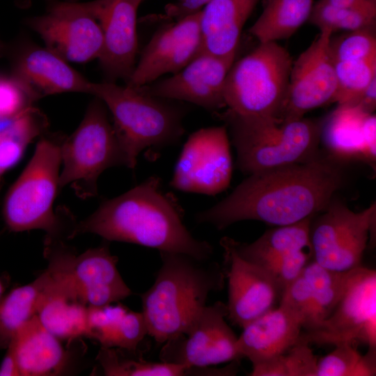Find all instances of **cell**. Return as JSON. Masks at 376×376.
<instances>
[{
    "instance_id": "obj_35",
    "label": "cell",
    "mask_w": 376,
    "mask_h": 376,
    "mask_svg": "<svg viewBox=\"0 0 376 376\" xmlns=\"http://www.w3.org/2000/svg\"><path fill=\"white\" fill-rule=\"evenodd\" d=\"M329 48L334 62L376 57L375 26L349 31L336 37L331 34Z\"/></svg>"
},
{
    "instance_id": "obj_27",
    "label": "cell",
    "mask_w": 376,
    "mask_h": 376,
    "mask_svg": "<svg viewBox=\"0 0 376 376\" xmlns=\"http://www.w3.org/2000/svg\"><path fill=\"white\" fill-rule=\"evenodd\" d=\"M313 217L292 224L276 226L249 244L234 240L236 251L244 260L263 266L303 250L311 251L309 229Z\"/></svg>"
},
{
    "instance_id": "obj_12",
    "label": "cell",
    "mask_w": 376,
    "mask_h": 376,
    "mask_svg": "<svg viewBox=\"0 0 376 376\" xmlns=\"http://www.w3.org/2000/svg\"><path fill=\"white\" fill-rule=\"evenodd\" d=\"M227 316V305L221 301L205 306L186 334L164 343L160 360L201 369L241 359Z\"/></svg>"
},
{
    "instance_id": "obj_3",
    "label": "cell",
    "mask_w": 376,
    "mask_h": 376,
    "mask_svg": "<svg viewBox=\"0 0 376 376\" xmlns=\"http://www.w3.org/2000/svg\"><path fill=\"white\" fill-rule=\"evenodd\" d=\"M162 265L152 285L141 295L148 335L157 343L186 334L212 292L224 287L221 267L210 260L159 251Z\"/></svg>"
},
{
    "instance_id": "obj_26",
    "label": "cell",
    "mask_w": 376,
    "mask_h": 376,
    "mask_svg": "<svg viewBox=\"0 0 376 376\" xmlns=\"http://www.w3.org/2000/svg\"><path fill=\"white\" fill-rule=\"evenodd\" d=\"M148 334L142 312H135L118 304L88 307V337L101 348H120L136 352Z\"/></svg>"
},
{
    "instance_id": "obj_22",
    "label": "cell",
    "mask_w": 376,
    "mask_h": 376,
    "mask_svg": "<svg viewBox=\"0 0 376 376\" xmlns=\"http://www.w3.org/2000/svg\"><path fill=\"white\" fill-rule=\"evenodd\" d=\"M47 270L49 276L38 304L39 320L61 340L88 337V306L59 273L49 267Z\"/></svg>"
},
{
    "instance_id": "obj_10",
    "label": "cell",
    "mask_w": 376,
    "mask_h": 376,
    "mask_svg": "<svg viewBox=\"0 0 376 376\" xmlns=\"http://www.w3.org/2000/svg\"><path fill=\"white\" fill-rule=\"evenodd\" d=\"M308 343L337 345L360 341L376 347V272L355 268L337 306L320 327L301 334Z\"/></svg>"
},
{
    "instance_id": "obj_21",
    "label": "cell",
    "mask_w": 376,
    "mask_h": 376,
    "mask_svg": "<svg viewBox=\"0 0 376 376\" xmlns=\"http://www.w3.org/2000/svg\"><path fill=\"white\" fill-rule=\"evenodd\" d=\"M376 118L357 106L338 105L322 120L320 143L327 155L345 163L360 161L375 166Z\"/></svg>"
},
{
    "instance_id": "obj_38",
    "label": "cell",
    "mask_w": 376,
    "mask_h": 376,
    "mask_svg": "<svg viewBox=\"0 0 376 376\" xmlns=\"http://www.w3.org/2000/svg\"><path fill=\"white\" fill-rule=\"evenodd\" d=\"M352 344H337L332 352L318 360L316 376H355L361 355Z\"/></svg>"
},
{
    "instance_id": "obj_32",
    "label": "cell",
    "mask_w": 376,
    "mask_h": 376,
    "mask_svg": "<svg viewBox=\"0 0 376 376\" xmlns=\"http://www.w3.org/2000/svg\"><path fill=\"white\" fill-rule=\"evenodd\" d=\"M97 359L108 376H180L190 371L182 365L146 361L136 352L127 355L123 349L115 347L101 348Z\"/></svg>"
},
{
    "instance_id": "obj_24",
    "label": "cell",
    "mask_w": 376,
    "mask_h": 376,
    "mask_svg": "<svg viewBox=\"0 0 376 376\" xmlns=\"http://www.w3.org/2000/svg\"><path fill=\"white\" fill-rule=\"evenodd\" d=\"M260 0H212L201 10V48L219 56H235L242 28Z\"/></svg>"
},
{
    "instance_id": "obj_33",
    "label": "cell",
    "mask_w": 376,
    "mask_h": 376,
    "mask_svg": "<svg viewBox=\"0 0 376 376\" xmlns=\"http://www.w3.org/2000/svg\"><path fill=\"white\" fill-rule=\"evenodd\" d=\"M319 30L334 33L344 30L354 31L375 26L376 4L354 8H335L315 3L308 20Z\"/></svg>"
},
{
    "instance_id": "obj_16",
    "label": "cell",
    "mask_w": 376,
    "mask_h": 376,
    "mask_svg": "<svg viewBox=\"0 0 376 376\" xmlns=\"http://www.w3.org/2000/svg\"><path fill=\"white\" fill-rule=\"evenodd\" d=\"M220 244L224 251L223 270L228 280L227 318L243 328L275 308L281 292L264 269L239 256L233 239L224 237Z\"/></svg>"
},
{
    "instance_id": "obj_2",
    "label": "cell",
    "mask_w": 376,
    "mask_h": 376,
    "mask_svg": "<svg viewBox=\"0 0 376 376\" xmlns=\"http://www.w3.org/2000/svg\"><path fill=\"white\" fill-rule=\"evenodd\" d=\"M184 210L162 179L152 175L127 192L104 201L68 235L93 233L108 241L135 244L159 251L210 260L212 246L194 237L184 224Z\"/></svg>"
},
{
    "instance_id": "obj_9",
    "label": "cell",
    "mask_w": 376,
    "mask_h": 376,
    "mask_svg": "<svg viewBox=\"0 0 376 376\" xmlns=\"http://www.w3.org/2000/svg\"><path fill=\"white\" fill-rule=\"evenodd\" d=\"M319 214L312 218L309 229L313 260L339 272L361 266L375 223V204L356 212L333 198Z\"/></svg>"
},
{
    "instance_id": "obj_40",
    "label": "cell",
    "mask_w": 376,
    "mask_h": 376,
    "mask_svg": "<svg viewBox=\"0 0 376 376\" xmlns=\"http://www.w3.org/2000/svg\"><path fill=\"white\" fill-rule=\"evenodd\" d=\"M212 0H175L167 4L156 19L175 22L201 11Z\"/></svg>"
},
{
    "instance_id": "obj_19",
    "label": "cell",
    "mask_w": 376,
    "mask_h": 376,
    "mask_svg": "<svg viewBox=\"0 0 376 376\" xmlns=\"http://www.w3.org/2000/svg\"><path fill=\"white\" fill-rule=\"evenodd\" d=\"M235 56L200 52L173 76L136 88L152 97L185 101L215 111L226 107L223 88Z\"/></svg>"
},
{
    "instance_id": "obj_41",
    "label": "cell",
    "mask_w": 376,
    "mask_h": 376,
    "mask_svg": "<svg viewBox=\"0 0 376 376\" xmlns=\"http://www.w3.org/2000/svg\"><path fill=\"white\" fill-rule=\"evenodd\" d=\"M252 366L251 376H288L284 354L264 359Z\"/></svg>"
},
{
    "instance_id": "obj_34",
    "label": "cell",
    "mask_w": 376,
    "mask_h": 376,
    "mask_svg": "<svg viewBox=\"0 0 376 376\" xmlns=\"http://www.w3.org/2000/svg\"><path fill=\"white\" fill-rule=\"evenodd\" d=\"M336 91L333 102L353 106L376 78V57L359 61L334 62Z\"/></svg>"
},
{
    "instance_id": "obj_8",
    "label": "cell",
    "mask_w": 376,
    "mask_h": 376,
    "mask_svg": "<svg viewBox=\"0 0 376 376\" xmlns=\"http://www.w3.org/2000/svg\"><path fill=\"white\" fill-rule=\"evenodd\" d=\"M97 97L88 106L77 130L61 143L59 187L70 185L83 199L97 194V180L105 170L127 166L123 150Z\"/></svg>"
},
{
    "instance_id": "obj_17",
    "label": "cell",
    "mask_w": 376,
    "mask_h": 376,
    "mask_svg": "<svg viewBox=\"0 0 376 376\" xmlns=\"http://www.w3.org/2000/svg\"><path fill=\"white\" fill-rule=\"evenodd\" d=\"M144 0H94L84 2L102 31L103 48L98 60L107 81L130 79L138 49L136 14Z\"/></svg>"
},
{
    "instance_id": "obj_15",
    "label": "cell",
    "mask_w": 376,
    "mask_h": 376,
    "mask_svg": "<svg viewBox=\"0 0 376 376\" xmlns=\"http://www.w3.org/2000/svg\"><path fill=\"white\" fill-rule=\"evenodd\" d=\"M118 258L107 245L90 249L76 256L63 249L50 252L49 267L59 273L88 305L100 306L132 295L120 276Z\"/></svg>"
},
{
    "instance_id": "obj_25",
    "label": "cell",
    "mask_w": 376,
    "mask_h": 376,
    "mask_svg": "<svg viewBox=\"0 0 376 376\" xmlns=\"http://www.w3.org/2000/svg\"><path fill=\"white\" fill-rule=\"evenodd\" d=\"M20 376L60 375L68 363L61 340L49 332L37 315L25 323L13 339Z\"/></svg>"
},
{
    "instance_id": "obj_1",
    "label": "cell",
    "mask_w": 376,
    "mask_h": 376,
    "mask_svg": "<svg viewBox=\"0 0 376 376\" xmlns=\"http://www.w3.org/2000/svg\"><path fill=\"white\" fill-rule=\"evenodd\" d=\"M343 163L327 155L249 175L227 197L196 215L198 223L223 230L256 220L280 226L322 212L345 182Z\"/></svg>"
},
{
    "instance_id": "obj_7",
    "label": "cell",
    "mask_w": 376,
    "mask_h": 376,
    "mask_svg": "<svg viewBox=\"0 0 376 376\" xmlns=\"http://www.w3.org/2000/svg\"><path fill=\"white\" fill-rule=\"evenodd\" d=\"M62 141L41 137L33 156L8 190L3 214L10 230L40 229L52 236L58 232L60 218L53 207L60 189Z\"/></svg>"
},
{
    "instance_id": "obj_28",
    "label": "cell",
    "mask_w": 376,
    "mask_h": 376,
    "mask_svg": "<svg viewBox=\"0 0 376 376\" xmlns=\"http://www.w3.org/2000/svg\"><path fill=\"white\" fill-rule=\"evenodd\" d=\"M313 5V0H265L249 32L259 43L289 38L308 20Z\"/></svg>"
},
{
    "instance_id": "obj_6",
    "label": "cell",
    "mask_w": 376,
    "mask_h": 376,
    "mask_svg": "<svg viewBox=\"0 0 376 376\" xmlns=\"http://www.w3.org/2000/svg\"><path fill=\"white\" fill-rule=\"evenodd\" d=\"M288 51L277 42L259 43L233 63L226 75L223 96L227 116L279 121L292 64Z\"/></svg>"
},
{
    "instance_id": "obj_30",
    "label": "cell",
    "mask_w": 376,
    "mask_h": 376,
    "mask_svg": "<svg viewBox=\"0 0 376 376\" xmlns=\"http://www.w3.org/2000/svg\"><path fill=\"white\" fill-rule=\"evenodd\" d=\"M48 127L47 116L32 107L0 129V182L3 173L15 166L25 150Z\"/></svg>"
},
{
    "instance_id": "obj_11",
    "label": "cell",
    "mask_w": 376,
    "mask_h": 376,
    "mask_svg": "<svg viewBox=\"0 0 376 376\" xmlns=\"http://www.w3.org/2000/svg\"><path fill=\"white\" fill-rule=\"evenodd\" d=\"M232 173L226 127L203 128L185 143L170 185L182 191L214 196L228 188Z\"/></svg>"
},
{
    "instance_id": "obj_36",
    "label": "cell",
    "mask_w": 376,
    "mask_h": 376,
    "mask_svg": "<svg viewBox=\"0 0 376 376\" xmlns=\"http://www.w3.org/2000/svg\"><path fill=\"white\" fill-rule=\"evenodd\" d=\"M279 304L290 311L299 320L306 333L317 329L311 290L302 274L285 288Z\"/></svg>"
},
{
    "instance_id": "obj_13",
    "label": "cell",
    "mask_w": 376,
    "mask_h": 376,
    "mask_svg": "<svg viewBox=\"0 0 376 376\" xmlns=\"http://www.w3.org/2000/svg\"><path fill=\"white\" fill-rule=\"evenodd\" d=\"M28 24L47 49L68 62L84 63L101 55L102 31L84 2L53 1L45 13L29 19Z\"/></svg>"
},
{
    "instance_id": "obj_20",
    "label": "cell",
    "mask_w": 376,
    "mask_h": 376,
    "mask_svg": "<svg viewBox=\"0 0 376 376\" xmlns=\"http://www.w3.org/2000/svg\"><path fill=\"white\" fill-rule=\"evenodd\" d=\"M11 75L38 99L69 92L90 94L91 81L47 47L30 44L11 47Z\"/></svg>"
},
{
    "instance_id": "obj_23",
    "label": "cell",
    "mask_w": 376,
    "mask_h": 376,
    "mask_svg": "<svg viewBox=\"0 0 376 376\" xmlns=\"http://www.w3.org/2000/svg\"><path fill=\"white\" fill-rule=\"evenodd\" d=\"M237 337L241 357L255 363L264 359L283 354L299 340V320L281 304L248 323Z\"/></svg>"
},
{
    "instance_id": "obj_37",
    "label": "cell",
    "mask_w": 376,
    "mask_h": 376,
    "mask_svg": "<svg viewBox=\"0 0 376 376\" xmlns=\"http://www.w3.org/2000/svg\"><path fill=\"white\" fill-rule=\"evenodd\" d=\"M37 100L12 75H0V122L18 116L33 107Z\"/></svg>"
},
{
    "instance_id": "obj_14",
    "label": "cell",
    "mask_w": 376,
    "mask_h": 376,
    "mask_svg": "<svg viewBox=\"0 0 376 376\" xmlns=\"http://www.w3.org/2000/svg\"><path fill=\"white\" fill-rule=\"evenodd\" d=\"M331 34L329 30H320L311 45L292 61L280 122L303 118L306 113L333 102L336 78L329 48Z\"/></svg>"
},
{
    "instance_id": "obj_42",
    "label": "cell",
    "mask_w": 376,
    "mask_h": 376,
    "mask_svg": "<svg viewBox=\"0 0 376 376\" xmlns=\"http://www.w3.org/2000/svg\"><path fill=\"white\" fill-rule=\"evenodd\" d=\"M7 352L0 365V376H20L15 345L13 340L8 346Z\"/></svg>"
},
{
    "instance_id": "obj_45",
    "label": "cell",
    "mask_w": 376,
    "mask_h": 376,
    "mask_svg": "<svg viewBox=\"0 0 376 376\" xmlns=\"http://www.w3.org/2000/svg\"><path fill=\"white\" fill-rule=\"evenodd\" d=\"M4 289L5 288H4L3 283L0 279V299L2 297V295L4 292Z\"/></svg>"
},
{
    "instance_id": "obj_43",
    "label": "cell",
    "mask_w": 376,
    "mask_h": 376,
    "mask_svg": "<svg viewBox=\"0 0 376 376\" xmlns=\"http://www.w3.org/2000/svg\"><path fill=\"white\" fill-rule=\"evenodd\" d=\"M353 106L367 113H373L376 107V78L368 84Z\"/></svg>"
},
{
    "instance_id": "obj_39",
    "label": "cell",
    "mask_w": 376,
    "mask_h": 376,
    "mask_svg": "<svg viewBox=\"0 0 376 376\" xmlns=\"http://www.w3.org/2000/svg\"><path fill=\"white\" fill-rule=\"evenodd\" d=\"M308 345L300 337L284 354L288 376H316L318 359Z\"/></svg>"
},
{
    "instance_id": "obj_5",
    "label": "cell",
    "mask_w": 376,
    "mask_h": 376,
    "mask_svg": "<svg viewBox=\"0 0 376 376\" xmlns=\"http://www.w3.org/2000/svg\"><path fill=\"white\" fill-rule=\"evenodd\" d=\"M230 127L237 166L244 174L308 162L320 155L322 120L306 118L280 122L223 114Z\"/></svg>"
},
{
    "instance_id": "obj_44",
    "label": "cell",
    "mask_w": 376,
    "mask_h": 376,
    "mask_svg": "<svg viewBox=\"0 0 376 376\" xmlns=\"http://www.w3.org/2000/svg\"><path fill=\"white\" fill-rule=\"evenodd\" d=\"M320 4L335 8H354L376 4V0H318Z\"/></svg>"
},
{
    "instance_id": "obj_31",
    "label": "cell",
    "mask_w": 376,
    "mask_h": 376,
    "mask_svg": "<svg viewBox=\"0 0 376 376\" xmlns=\"http://www.w3.org/2000/svg\"><path fill=\"white\" fill-rule=\"evenodd\" d=\"M354 269L335 272L320 266L313 260L304 267L301 274L311 290L317 329L337 306Z\"/></svg>"
},
{
    "instance_id": "obj_18",
    "label": "cell",
    "mask_w": 376,
    "mask_h": 376,
    "mask_svg": "<svg viewBox=\"0 0 376 376\" xmlns=\"http://www.w3.org/2000/svg\"><path fill=\"white\" fill-rule=\"evenodd\" d=\"M200 17L201 11L159 29L145 47L126 84L143 86L186 66L201 52Z\"/></svg>"
},
{
    "instance_id": "obj_29",
    "label": "cell",
    "mask_w": 376,
    "mask_h": 376,
    "mask_svg": "<svg viewBox=\"0 0 376 376\" xmlns=\"http://www.w3.org/2000/svg\"><path fill=\"white\" fill-rule=\"evenodd\" d=\"M49 276L47 269L31 283L13 289L0 299V350L6 349L21 327L36 315Z\"/></svg>"
},
{
    "instance_id": "obj_4",
    "label": "cell",
    "mask_w": 376,
    "mask_h": 376,
    "mask_svg": "<svg viewBox=\"0 0 376 376\" xmlns=\"http://www.w3.org/2000/svg\"><path fill=\"white\" fill-rule=\"evenodd\" d=\"M90 94L99 98L111 112L127 168H135L143 150L163 149L178 143L184 134L182 109L136 87L107 81L91 82Z\"/></svg>"
}]
</instances>
